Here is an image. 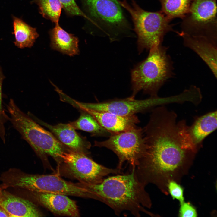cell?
<instances>
[{
  "label": "cell",
  "instance_id": "6da1fadb",
  "mask_svg": "<svg viewBox=\"0 0 217 217\" xmlns=\"http://www.w3.org/2000/svg\"><path fill=\"white\" fill-rule=\"evenodd\" d=\"M143 131L146 148L136 168L137 176L145 186L153 184L168 195L169 182L179 184L187 173L197 153L184 142L173 119L154 120Z\"/></svg>",
  "mask_w": 217,
  "mask_h": 217
},
{
  "label": "cell",
  "instance_id": "7a4b0ae2",
  "mask_svg": "<svg viewBox=\"0 0 217 217\" xmlns=\"http://www.w3.org/2000/svg\"><path fill=\"white\" fill-rule=\"evenodd\" d=\"M91 193L92 199L108 206L116 215L128 211L136 217L143 212L151 216L154 214L144 207L150 208L152 205L145 186L139 179L136 168L129 173L109 177L99 184H93L79 182Z\"/></svg>",
  "mask_w": 217,
  "mask_h": 217
},
{
  "label": "cell",
  "instance_id": "3957f363",
  "mask_svg": "<svg viewBox=\"0 0 217 217\" xmlns=\"http://www.w3.org/2000/svg\"><path fill=\"white\" fill-rule=\"evenodd\" d=\"M168 49L162 44L152 48L147 58L131 70V96L135 98L142 90L150 97L157 96L160 88L173 77V62Z\"/></svg>",
  "mask_w": 217,
  "mask_h": 217
},
{
  "label": "cell",
  "instance_id": "277c9868",
  "mask_svg": "<svg viewBox=\"0 0 217 217\" xmlns=\"http://www.w3.org/2000/svg\"><path fill=\"white\" fill-rule=\"evenodd\" d=\"M10 117L9 120L22 138L30 145L43 163L47 156L52 157L58 164L61 161V156L65 151L61 143L23 112L12 99L7 106Z\"/></svg>",
  "mask_w": 217,
  "mask_h": 217
},
{
  "label": "cell",
  "instance_id": "5b68a950",
  "mask_svg": "<svg viewBox=\"0 0 217 217\" xmlns=\"http://www.w3.org/2000/svg\"><path fill=\"white\" fill-rule=\"evenodd\" d=\"M121 7L131 15L134 25V30L137 36L138 51L162 44L165 36L170 31H174V24L160 11L150 12L141 8L134 0L130 5L127 0H118Z\"/></svg>",
  "mask_w": 217,
  "mask_h": 217
},
{
  "label": "cell",
  "instance_id": "8992f818",
  "mask_svg": "<svg viewBox=\"0 0 217 217\" xmlns=\"http://www.w3.org/2000/svg\"><path fill=\"white\" fill-rule=\"evenodd\" d=\"M90 22L111 41L131 36V26L118 0H81Z\"/></svg>",
  "mask_w": 217,
  "mask_h": 217
},
{
  "label": "cell",
  "instance_id": "52a82bcc",
  "mask_svg": "<svg viewBox=\"0 0 217 217\" xmlns=\"http://www.w3.org/2000/svg\"><path fill=\"white\" fill-rule=\"evenodd\" d=\"M13 187L27 191L63 194L91 198L87 189L79 183H74L62 179L59 175L31 174L17 168L11 178Z\"/></svg>",
  "mask_w": 217,
  "mask_h": 217
},
{
  "label": "cell",
  "instance_id": "ba28073f",
  "mask_svg": "<svg viewBox=\"0 0 217 217\" xmlns=\"http://www.w3.org/2000/svg\"><path fill=\"white\" fill-rule=\"evenodd\" d=\"M61 157L62 160L58 164L57 173L76 179L82 183L99 184L109 174H122L119 169L108 168L99 164L82 153L69 149L64 152Z\"/></svg>",
  "mask_w": 217,
  "mask_h": 217
},
{
  "label": "cell",
  "instance_id": "9c48e42d",
  "mask_svg": "<svg viewBox=\"0 0 217 217\" xmlns=\"http://www.w3.org/2000/svg\"><path fill=\"white\" fill-rule=\"evenodd\" d=\"M94 146L106 148L114 153L118 159L117 168L121 171L125 162L129 164L130 170L135 168L146 148L143 129L137 126L110 134L105 140L95 141Z\"/></svg>",
  "mask_w": 217,
  "mask_h": 217
},
{
  "label": "cell",
  "instance_id": "30bf717a",
  "mask_svg": "<svg viewBox=\"0 0 217 217\" xmlns=\"http://www.w3.org/2000/svg\"><path fill=\"white\" fill-rule=\"evenodd\" d=\"M178 96L167 97H150L137 100L130 96L125 98H115L94 103H85L74 100L73 105L80 109H87L98 111H105L122 116H129L152 110L161 105L178 103Z\"/></svg>",
  "mask_w": 217,
  "mask_h": 217
},
{
  "label": "cell",
  "instance_id": "8fae6325",
  "mask_svg": "<svg viewBox=\"0 0 217 217\" xmlns=\"http://www.w3.org/2000/svg\"><path fill=\"white\" fill-rule=\"evenodd\" d=\"M182 20L181 32L217 41L216 0H193Z\"/></svg>",
  "mask_w": 217,
  "mask_h": 217
},
{
  "label": "cell",
  "instance_id": "7c38bea8",
  "mask_svg": "<svg viewBox=\"0 0 217 217\" xmlns=\"http://www.w3.org/2000/svg\"><path fill=\"white\" fill-rule=\"evenodd\" d=\"M183 44L196 53L209 68L215 78L217 72V41L206 37L176 31Z\"/></svg>",
  "mask_w": 217,
  "mask_h": 217
},
{
  "label": "cell",
  "instance_id": "4fadbf2b",
  "mask_svg": "<svg viewBox=\"0 0 217 217\" xmlns=\"http://www.w3.org/2000/svg\"><path fill=\"white\" fill-rule=\"evenodd\" d=\"M30 197L34 201L55 214L79 217L80 214L76 203L67 195L27 191Z\"/></svg>",
  "mask_w": 217,
  "mask_h": 217
},
{
  "label": "cell",
  "instance_id": "5bb4252c",
  "mask_svg": "<svg viewBox=\"0 0 217 217\" xmlns=\"http://www.w3.org/2000/svg\"><path fill=\"white\" fill-rule=\"evenodd\" d=\"M0 185V206L9 217H41L43 214L31 201L14 195Z\"/></svg>",
  "mask_w": 217,
  "mask_h": 217
},
{
  "label": "cell",
  "instance_id": "9a60e30c",
  "mask_svg": "<svg viewBox=\"0 0 217 217\" xmlns=\"http://www.w3.org/2000/svg\"><path fill=\"white\" fill-rule=\"evenodd\" d=\"M91 115L99 124L110 134L118 133L129 130L137 126L140 121L136 115L122 116L105 111L81 109Z\"/></svg>",
  "mask_w": 217,
  "mask_h": 217
},
{
  "label": "cell",
  "instance_id": "2e32d148",
  "mask_svg": "<svg viewBox=\"0 0 217 217\" xmlns=\"http://www.w3.org/2000/svg\"><path fill=\"white\" fill-rule=\"evenodd\" d=\"M36 120L50 130L59 141L69 147L70 150L86 154L88 153L91 146L90 143L80 137L69 124L60 123L52 125L38 119Z\"/></svg>",
  "mask_w": 217,
  "mask_h": 217
},
{
  "label": "cell",
  "instance_id": "e0dca14e",
  "mask_svg": "<svg viewBox=\"0 0 217 217\" xmlns=\"http://www.w3.org/2000/svg\"><path fill=\"white\" fill-rule=\"evenodd\" d=\"M217 127V111H213L195 118L192 124L187 125V131L192 144L198 150L203 141Z\"/></svg>",
  "mask_w": 217,
  "mask_h": 217
},
{
  "label": "cell",
  "instance_id": "ac0fdd59",
  "mask_svg": "<svg viewBox=\"0 0 217 217\" xmlns=\"http://www.w3.org/2000/svg\"><path fill=\"white\" fill-rule=\"evenodd\" d=\"M52 49L70 56L80 53L78 38L62 28L58 23L49 31Z\"/></svg>",
  "mask_w": 217,
  "mask_h": 217
},
{
  "label": "cell",
  "instance_id": "d6986e66",
  "mask_svg": "<svg viewBox=\"0 0 217 217\" xmlns=\"http://www.w3.org/2000/svg\"><path fill=\"white\" fill-rule=\"evenodd\" d=\"M14 45L18 48H30L39 35L36 28L30 26L21 19L13 16Z\"/></svg>",
  "mask_w": 217,
  "mask_h": 217
},
{
  "label": "cell",
  "instance_id": "ffe728a7",
  "mask_svg": "<svg viewBox=\"0 0 217 217\" xmlns=\"http://www.w3.org/2000/svg\"><path fill=\"white\" fill-rule=\"evenodd\" d=\"M160 11L169 20L183 19L188 13L193 0H159Z\"/></svg>",
  "mask_w": 217,
  "mask_h": 217
},
{
  "label": "cell",
  "instance_id": "44dd1931",
  "mask_svg": "<svg viewBox=\"0 0 217 217\" xmlns=\"http://www.w3.org/2000/svg\"><path fill=\"white\" fill-rule=\"evenodd\" d=\"M76 121L69 124L75 129L89 132L94 135L109 136L110 133L99 124L90 114L85 112Z\"/></svg>",
  "mask_w": 217,
  "mask_h": 217
},
{
  "label": "cell",
  "instance_id": "7402d4cb",
  "mask_svg": "<svg viewBox=\"0 0 217 217\" xmlns=\"http://www.w3.org/2000/svg\"><path fill=\"white\" fill-rule=\"evenodd\" d=\"M38 6L42 16L55 24L58 23L62 8L59 0H32Z\"/></svg>",
  "mask_w": 217,
  "mask_h": 217
},
{
  "label": "cell",
  "instance_id": "603a6c76",
  "mask_svg": "<svg viewBox=\"0 0 217 217\" xmlns=\"http://www.w3.org/2000/svg\"><path fill=\"white\" fill-rule=\"evenodd\" d=\"M65 12L71 16H82L89 21L90 19L85 13L79 8L75 0H59Z\"/></svg>",
  "mask_w": 217,
  "mask_h": 217
},
{
  "label": "cell",
  "instance_id": "cb8c5ba5",
  "mask_svg": "<svg viewBox=\"0 0 217 217\" xmlns=\"http://www.w3.org/2000/svg\"><path fill=\"white\" fill-rule=\"evenodd\" d=\"M5 77L0 65V135L5 132V124L9 120V117L6 114L2 105V86Z\"/></svg>",
  "mask_w": 217,
  "mask_h": 217
},
{
  "label": "cell",
  "instance_id": "d4e9b609",
  "mask_svg": "<svg viewBox=\"0 0 217 217\" xmlns=\"http://www.w3.org/2000/svg\"><path fill=\"white\" fill-rule=\"evenodd\" d=\"M168 193L171 195L173 199L178 200L180 204L184 201V190L179 183L174 181H171L168 186Z\"/></svg>",
  "mask_w": 217,
  "mask_h": 217
},
{
  "label": "cell",
  "instance_id": "484cf974",
  "mask_svg": "<svg viewBox=\"0 0 217 217\" xmlns=\"http://www.w3.org/2000/svg\"><path fill=\"white\" fill-rule=\"evenodd\" d=\"M180 205L179 213V217L197 216V213L195 208L190 203L184 202Z\"/></svg>",
  "mask_w": 217,
  "mask_h": 217
},
{
  "label": "cell",
  "instance_id": "4316f807",
  "mask_svg": "<svg viewBox=\"0 0 217 217\" xmlns=\"http://www.w3.org/2000/svg\"><path fill=\"white\" fill-rule=\"evenodd\" d=\"M0 217H9L7 213L0 206Z\"/></svg>",
  "mask_w": 217,
  "mask_h": 217
}]
</instances>
